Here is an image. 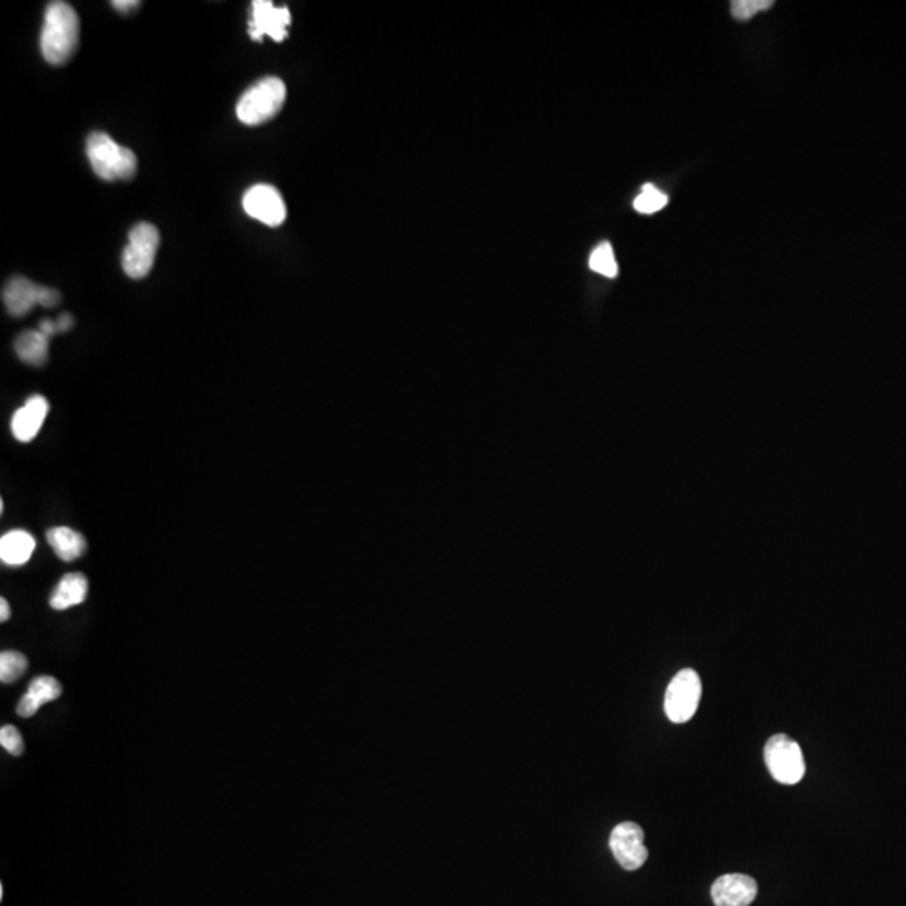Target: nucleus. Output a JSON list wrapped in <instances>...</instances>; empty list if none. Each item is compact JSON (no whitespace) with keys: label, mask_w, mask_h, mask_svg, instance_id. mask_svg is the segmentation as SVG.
Instances as JSON below:
<instances>
[{"label":"nucleus","mask_w":906,"mask_h":906,"mask_svg":"<svg viewBox=\"0 0 906 906\" xmlns=\"http://www.w3.org/2000/svg\"><path fill=\"white\" fill-rule=\"evenodd\" d=\"M11 618V606H9L8 600L2 597L0 600V622H8Z\"/></svg>","instance_id":"26"},{"label":"nucleus","mask_w":906,"mask_h":906,"mask_svg":"<svg viewBox=\"0 0 906 906\" xmlns=\"http://www.w3.org/2000/svg\"><path fill=\"white\" fill-rule=\"evenodd\" d=\"M61 684H59L55 676H37V678H34L33 682H31L30 688H27L24 697H22L21 701H19L18 716L24 717V719H30V717L36 716L37 710H39L43 705L49 704V701L58 700V698L61 697Z\"/></svg>","instance_id":"13"},{"label":"nucleus","mask_w":906,"mask_h":906,"mask_svg":"<svg viewBox=\"0 0 906 906\" xmlns=\"http://www.w3.org/2000/svg\"><path fill=\"white\" fill-rule=\"evenodd\" d=\"M56 324H58L59 333H66L74 326V320H72L71 314H62V316L56 321Z\"/></svg>","instance_id":"25"},{"label":"nucleus","mask_w":906,"mask_h":906,"mask_svg":"<svg viewBox=\"0 0 906 906\" xmlns=\"http://www.w3.org/2000/svg\"><path fill=\"white\" fill-rule=\"evenodd\" d=\"M113 8L118 12H123V14H128V12L140 8V2L138 0H116V2H113Z\"/></svg>","instance_id":"23"},{"label":"nucleus","mask_w":906,"mask_h":906,"mask_svg":"<svg viewBox=\"0 0 906 906\" xmlns=\"http://www.w3.org/2000/svg\"><path fill=\"white\" fill-rule=\"evenodd\" d=\"M666 204H669V195L660 191L659 188L654 187V185L647 184L644 185L643 190H641V194L635 198L634 206L637 212L650 216V213L662 210Z\"/></svg>","instance_id":"20"},{"label":"nucleus","mask_w":906,"mask_h":906,"mask_svg":"<svg viewBox=\"0 0 906 906\" xmlns=\"http://www.w3.org/2000/svg\"><path fill=\"white\" fill-rule=\"evenodd\" d=\"M764 757L769 773L780 785H798L804 777V755L798 742L789 735H773L764 748Z\"/></svg>","instance_id":"4"},{"label":"nucleus","mask_w":906,"mask_h":906,"mask_svg":"<svg viewBox=\"0 0 906 906\" xmlns=\"http://www.w3.org/2000/svg\"><path fill=\"white\" fill-rule=\"evenodd\" d=\"M80 46V18L68 2H50L44 15L40 33V50L44 59L53 66H65L71 61Z\"/></svg>","instance_id":"1"},{"label":"nucleus","mask_w":906,"mask_h":906,"mask_svg":"<svg viewBox=\"0 0 906 906\" xmlns=\"http://www.w3.org/2000/svg\"><path fill=\"white\" fill-rule=\"evenodd\" d=\"M47 543L55 549L56 556L62 561L71 562L80 559L86 550V541L78 531L71 527H53L47 531Z\"/></svg>","instance_id":"16"},{"label":"nucleus","mask_w":906,"mask_h":906,"mask_svg":"<svg viewBox=\"0 0 906 906\" xmlns=\"http://www.w3.org/2000/svg\"><path fill=\"white\" fill-rule=\"evenodd\" d=\"M39 332L43 333L44 336L47 338H53V336L58 335V324L56 321L44 320L43 323L39 324Z\"/></svg>","instance_id":"24"},{"label":"nucleus","mask_w":906,"mask_h":906,"mask_svg":"<svg viewBox=\"0 0 906 906\" xmlns=\"http://www.w3.org/2000/svg\"><path fill=\"white\" fill-rule=\"evenodd\" d=\"M244 210L252 219L269 226H279L286 220L284 200L272 185H256L244 195Z\"/></svg>","instance_id":"9"},{"label":"nucleus","mask_w":906,"mask_h":906,"mask_svg":"<svg viewBox=\"0 0 906 906\" xmlns=\"http://www.w3.org/2000/svg\"><path fill=\"white\" fill-rule=\"evenodd\" d=\"M609 848L626 871L640 870L648 860V849L644 846V833L637 823L618 824L609 836Z\"/></svg>","instance_id":"7"},{"label":"nucleus","mask_w":906,"mask_h":906,"mask_svg":"<svg viewBox=\"0 0 906 906\" xmlns=\"http://www.w3.org/2000/svg\"><path fill=\"white\" fill-rule=\"evenodd\" d=\"M47 414H49V403H47V399L40 395L31 396V398L27 399V402H25L18 411H15L14 417H12V435H14L19 442L24 443L36 439L37 433H39L40 428H43Z\"/></svg>","instance_id":"11"},{"label":"nucleus","mask_w":906,"mask_h":906,"mask_svg":"<svg viewBox=\"0 0 906 906\" xmlns=\"http://www.w3.org/2000/svg\"><path fill=\"white\" fill-rule=\"evenodd\" d=\"M701 697L700 676L695 670L676 673L665 694V713L673 723H685L697 712Z\"/></svg>","instance_id":"6"},{"label":"nucleus","mask_w":906,"mask_h":906,"mask_svg":"<svg viewBox=\"0 0 906 906\" xmlns=\"http://www.w3.org/2000/svg\"><path fill=\"white\" fill-rule=\"evenodd\" d=\"M773 5L774 0H734L730 4V11L737 21H748L757 12L769 11Z\"/></svg>","instance_id":"21"},{"label":"nucleus","mask_w":906,"mask_h":906,"mask_svg":"<svg viewBox=\"0 0 906 906\" xmlns=\"http://www.w3.org/2000/svg\"><path fill=\"white\" fill-rule=\"evenodd\" d=\"M27 670V659L19 651H4L0 654V682L14 684Z\"/></svg>","instance_id":"19"},{"label":"nucleus","mask_w":906,"mask_h":906,"mask_svg":"<svg viewBox=\"0 0 906 906\" xmlns=\"http://www.w3.org/2000/svg\"><path fill=\"white\" fill-rule=\"evenodd\" d=\"M0 745L12 755H22L24 752L21 732L12 725H4L0 729Z\"/></svg>","instance_id":"22"},{"label":"nucleus","mask_w":906,"mask_h":906,"mask_svg":"<svg viewBox=\"0 0 906 906\" xmlns=\"http://www.w3.org/2000/svg\"><path fill=\"white\" fill-rule=\"evenodd\" d=\"M19 360L31 367H43L49 357V338L44 336L39 329L36 332H24L18 336L14 342Z\"/></svg>","instance_id":"17"},{"label":"nucleus","mask_w":906,"mask_h":906,"mask_svg":"<svg viewBox=\"0 0 906 906\" xmlns=\"http://www.w3.org/2000/svg\"><path fill=\"white\" fill-rule=\"evenodd\" d=\"M88 160L101 181H131L138 162L130 148L121 147L106 133L91 135L86 141Z\"/></svg>","instance_id":"2"},{"label":"nucleus","mask_w":906,"mask_h":906,"mask_svg":"<svg viewBox=\"0 0 906 906\" xmlns=\"http://www.w3.org/2000/svg\"><path fill=\"white\" fill-rule=\"evenodd\" d=\"M88 597V579L81 572H69L59 581L56 590L50 594V608L65 612V609L84 603Z\"/></svg>","instance_id":"14"},{"label":"nucleus","mask_w":906,"mask_h":906,"mask_svg":"<svg viewBox=\"0 0 906 906\" xmlns=\"http://www.w3.org/2000/svg\"><path fill=\"white\" fill-rule=\"evenodd\" d=\"M291 25V11L288 8H274L269 0L252 2V19L248 21V36L252 40H263L269 36L276 43L288 37Z\"/></svg>","instance_id":"8"},{"label":"nucleus","mask_w":906,"mask_h":906,"mask_svg":"<svg viewBox=\"0 0 906 906\" xmlns=\"http://www.w3.org/2000/svg\"><path fill=\"white\" fill-rule=\"evenodd\" d=\"M160 234L153 223L140 222L130 232V242L123 251V270L131 279H143L155 264Z\"/></svg>","instance_id":"5"},{"label":"nucleus","mask_w":906,"mask_h":906,"mask_svg":"<svg viewBox=\"0 0 906 906\" xmlns=\"http://www.w3.org/2000/svg\"><path fill=\"white\" fill-rule=\"evenodd\" d=\"M590 269L604 277L618 276V264H616L612 244L603 242L594 248L590 257Z\"/></svg>","instance_id":"18"},{"label":"nucleus","mask_w":906,"mask_h":906,"mask_svg":"<svg viewBox=\"0 0 906 906\" xmlns=\"http://www.w3.org/2000/svg\"><path fill=\"white\" fill-rule=\"evenodd\" d=\"M44 286L34 284L27 277L15 276L5 284L4 304L12 316L21 317L31 313L34 306L40 304V294Z\"/></svg>","instance_id":"12"},{"label":"nucleus","mask_w":906,"mask_h":906,"mask_svg":"<svg viewBox=\"0 0 906 906\" xmlns=\"http://www.w3.org/2000/svg\"><path fill=\"white\" fill-rule=\"evenodd\" d=\"M36 550V539L27 531L15 528L0 539V559L8 566H22Z\"/></svg>","instance_id":"15"},{"label":"nucleus","mask_w":906,"mask_h":906,"mask_svg":"<svg viewBox=\"0 0 906 906\" xmlns=\"http://www.w3.org/2000/svg\"><path fill=\"white\" fill-rule=\"evenodd\" d=\"M757 896V883L747 874H723L713 883L712 898L716 906H748Z\"/></svg>","instance_id":"10"},{"label":"nucleus","mask_w":906,"mask_h":906,"mask_svg":"<svg viewBox=\"0 0 906 906\" xmlns=\"http://www.w3.org/2000/svg\"><path fill=\"white\" fill-rule=\"evenodd\" d=\"M286 84L276 76L264 78L248 88L237 105V116L244 125L257 126L276 118L284 106Z\"/></svg>","instance_id":"3"}]
</instances>
